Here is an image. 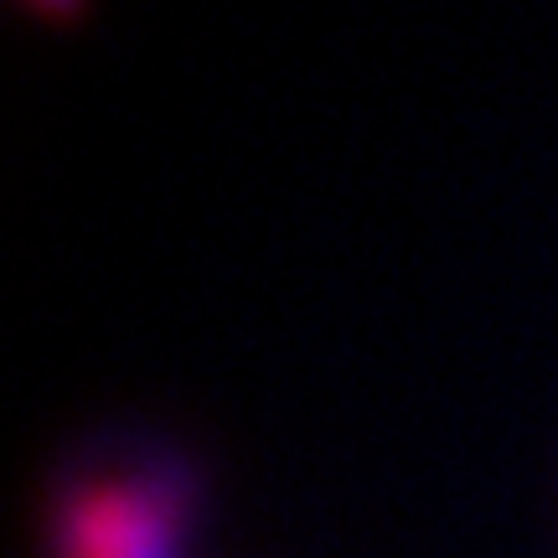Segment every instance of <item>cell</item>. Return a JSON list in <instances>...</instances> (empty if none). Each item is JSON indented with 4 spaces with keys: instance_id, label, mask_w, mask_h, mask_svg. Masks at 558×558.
I'll use <instances>...</instances> for the list:
<instances>
[{
    "instance_id": "obj_1",
    "label": "cell",
    "mask_w": 558,
    "mask_h": 558,
    "mask_svg": "<svg viewBox=\"0 0 558 558\" xmlns=\"http://www.w3.org/2000/svg\"><path fill=\"white\" fill-rule=\"evenodd\" d=\"M202 507V476L160 445H114L83 456L52 492V558H181Z\"/></svg>"
},
{
    "instance_id": "obj_2",
    "label": "cell",
    "mask_w": 558,
    "mask_h": 558,
    "mask_svg": "<svg viewBox=\"0 0 558 558\" xmlns=\"http://www.w3.org/2000/svg\"><path fill=\"white\" fill-rule=\"evenodd\" d=\"M41 21H52V26H73V21L88 11V0H26Z\"/></svg>"
}]
</instances>
